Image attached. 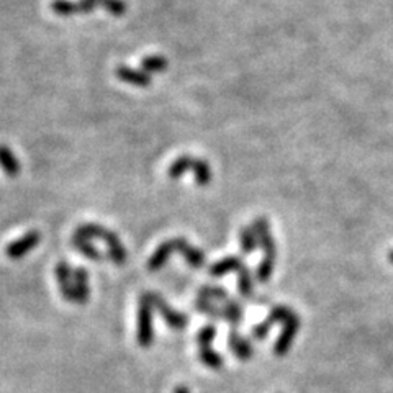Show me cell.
I'll return each mask as SVG.
<instances>
[{
    "label": "cell",
    "mask_w": 393,
    "mask_h": 393,
    "mask_svg": "<svg viewBox=\"0 0 393 393\" xmlns=\"http://www.w3.org/2000/svg\"><path fill=\"white\" fill-rule=\"evenodd\" d=\"M92 2H95L97 6L106 8V11H109L113 17H121L125 15L126 12V4L123 0H92Z\"/></svg>",
    "instance_id": "28"
},
{
    "label": "cell",
    "mask_w": 393,
    "mask_h": 393,
    "mask_svg": "<svg viewBox=\"0 0 393 393\" xmlns=\"http://www.w3.org/2000/svg\"><path fill=\"white\" fill-rule=\"evenodd\" d=\"M53 12L60 17H71V15H84L90 13L97 8V4L92 0H53L51 4Z\"/></svg>",
    "instance_id": "5"
},
{
    "label": "cell",
    "mask_w": 393,
    "mask_h": 393,
    "mask_svg": "<svg viewBox=\"0 0 393 393\" xmlns=\"http://www.w3.org/2000/svg\"><path fill=\"white\" fill-rule=\"evenodd\" d=\"M216 336V328L213 324H205L197 334V343L200 347H212L213 339Z\"/></svg>",
    "instance_id": "29"
},
{
    "label": "cell",
    "mask_w": 393,
    "mask_h": 393,
    "mask_svg": "<svg viewBox=\"0 0 393 393\" xmlns=\"http://www.w3.org/2000/svg\"><path fill=\"white\" fill-rule=\"evenodd\" d=\"M252 230L257 236V242L264 249V254H275L277 256V242H275L273 233H270V225L268 218L259 216L252 221Z\"/></svg>",
    "instance_id": "7"
},
{
    "label": "cell",
    "mask_w": 393,
    "mask_h": 393,
    "mask_svg": "<svg viewBox=\"0 0 393 393\" xmlns=\"http://www.w3.org/2000/svg\"><path fill=\"white\" fill-rule=\"evenodd\" d=\"M74 303L84 305L87 303V300H89V277H87V270L84 268H77L74 270Z\"/></svg>",
    "instance_id": "15"
},
{
    "label": "cell",
    "mask_w": 393,
    "mask_h": 393,
    "mask_svg": "<svg viewBox=\"0 0 393 393\" xmlns=\"http://www.w3.org/2000/svg\"><path fill=\"white\" fill-rule=\"evenodd\" d=\"M41 236L38 231H30L27 235H23L20 240L11 242L6 247V254L11 257V259H20V257L27 256L33 247H35L38 242H40Z\"/></svg>",
    "instance_id": "8"
},
{
    "label": "cell",
    "mask_w": 393,
    "mask_h": 393,
    "mask_svg": "<svg viewBox=\"0 0 393 393\" xmlns=\"http://www.w3.org/2000/svg\"><path fill=\"white\" fill-rule=\"evenodd\" d=\"M223 312H225V319L231 324H240L242 319V308L240 303H236L235 300L228 298L226 302H223Z\"/></svg>",
    "instance_id": "26"
},
{
    "label": "cell",
    "mask_w": 393,
    "mask_h": 393,
    "mask_svg": "<svg viewBox=\"0 0 393 393\" xmlns=\"http://www.w3.org/2000/svg\"><path fill=\"white\" fill-rule=\"evenodd\" d=\"M148 297H149V300H151L153 307L158 310L164 322H166L172 329H176V331H182V329L187 328L188 317L186 313H181V312H177V310L169 307L166 300H164L159 294L148 292Z\"/></svg>",
    "instance_id": "3"
},
{
    "label": "cell",
    "mask_w": 393,
    "mask_h": 393,
    "mask_svg": "<svg viewBox=\"0 0 393 393\" xmlns=\"http://www.w3.org/2000/svg\"><path fill=\"white\" fill-rule=\"evenodd\" d=\"M237 290H240L241 297L246 298H249L254 294V279H252L249 268H246V266H242L237 270Z\"/></svg>",
    "instance_id": "19"
},
{
    "label": "cell",
    "mask_w": 393,
    "mask_h": 393,
    "mask_svg": "<svg viewBox=\"0 0 393 393\" xmlns=\"http://www.w3.org/2000/svg\"><path fill=\"white\" fill-rule=\"evenodd\" d=\"M242 259L237 256H230V257H225V259H220L216 261L215 264L210 266V269H208V273H210L212 277H223V275L230 274V273H237L242 268Z\"/></svg>",
    "instance_id": "14"
},
{
    "label": "cell",
    "mask_w": 393,
    "mask_h": 393,
    "mask_svg": "<svg viewBox=\"0 0 393 393\" xmlns=\"http://www.w3.org/2000/svg\"><path fill=\"white\" fill-rule=\"evenodd\" d=\"M72 244H74V247L81 252V254H84L85 257H89V259H94V261H100L102 259L100 251L97 249V247L92 244V241L87 240V237H82V236L74 235V237H72Z\"/></svg>",
    "instance_id": "21"
},
{
    "label": "cell",
    "mask_w": 393,
    "mask_h": 393,
    "mask_svg": "<svg viewBox=\"0 0 393 393\" xmlns=\"http://www.w3.org/2000/svg\"><path fill=\"white\" fill-rule=\"evenodd\" d=\"M240 242H241V249L244 254H252L257 249V246H259V242H257V236L254 230H252V226H244L240 233Z\"/></svg>",
    "instance_id": "24"
},
{
    "label": "cell",
    "mask_w": 393,
    "mask_h": 393,
    "mask_svg": "<svg viewBox=\"0 0 393 393\" xmlns=\"http://www.w3.org/2000/svg\"><path fill=\"white\" fill-rule=\"evenodd\" d=\"M172 252H176V242H174V240L164 241L163 244H159L158 249L153 252V256L149 257L148 269L153 270V273L163 269L164 266H166V262L169 261V257H171Z\"/></svg>",
    "instance_id": "13"
},
{
    "label": "cell",
    "mask_w": 393,
    "mask_h": 393,
    "mask_svg": "<svg viewBox=\"0 0 393 393\" xmlns=\"http://www.w3.org/2000/svg\"><path fill=\"white\" fill-rule=\"evenodd\" d=\"M228 346H230L231 352L235 354V357L240 359V361H249L252 354H254L252 344L247 341L246 338H242L241 334H237L235 329H233L230 336H228Z\"/></svg>",
    "instance_id": "12"
},
{
    "label": "cell",
    "mask_w": 393,
    "mask_h": 393,
    "mask_svg": "<svg viewBox=\"0 0 393 393\" xmlns=\"http://www.w3.org/2000/svg\"><path fill=\"white\" fill-rule=\"evenodd\" d=\"M192 172L193 176H195V181L200 187H207L208 184L212 182V167L210 164H208L205 159H195L193 161V166H192Z\"/></svg>",
    "instance_id": "18"
},
{
    "label": "cell",
    "mask_w": 393,
    "mask_h": 393,
    "mask_svg": "<svg viewBox=\"0 0 393 393\" xmlns=\"http://www.w3.org/2000/svg\"><path fill=\"white\" fill-rule=\"evenodd\" d=\"M193 161H195V159H193L192 156H188V154H184V156L177 158L176 161L171 164V167H169V171H167L169 179H174V181H176V179L182 177L186 172L192 171Z\"/></svg>",
    "instance_id": "20"
},
{
    "label": "cell",
    "mask_w": 393,
    "mask_h": 393,
    "mask_svg": "<svg viewBox=\"0 0 393 393\" xmlns=\"http://www.w3.org/2000/svg\"><path fill=\"white\" fill-rule=\"evenodd\" d=\"M74 235L77 236H82V237H87V240H100L109 244V257L111 261L115 262L116 266H123L126 262V249L125 246L121 244V241L118 240V236L115 235V233H111L110 230H106V228L100 226V225H95V223H85V225H81L77 228Z\"/></svg>",
    "instance_id": "1"
},
{
    "label": "cell",
    "mask_w": 393,
    "mask_h": 393,
    "mask_svg": "<svg viewBox=\"0 0 393 393\" xmlns=\"http://www.w3.org/2000/svg\"><path fill=\"white\" fill-rule=\"evenodd\" d=\"M174 393H191V390H188L187 387H177L176 390H174Z\"/></svg>",
    "instance_id": "30"
},
{
    "label": "cell",
    "mask_w": 393,
    "mask_h": 393,
    "mask_svg": "<svg viewBox=\"0 0 393 393\" xmlns=\"http://www.w3.org/2000/svg\"><path fill=\"white\" fill-rule=\"evenodd\" d=\"M388 259H390V262L393 264V249H392L390 252H388Z\"/></svg>",
    "instance_id": "31"
},
{
    "label": "cell",
    "mask_w": 393,
    "mask_h": 393,
    "mask_svg": "<svg viewBox=\"0 0 393 393\" xmlns=\"http://www.w3.org/2000/svg\"><path fill=\"white\" fill-rule=\"evenodd\" d=\"M116 77L121 82H126V84H131L135 87H148L151 85V76L148 72H144L143 69H133L130 66H118L115 71Z\"/></svg>",
    "instance_id": "11"
},
{
    "label": "cell",
    "mask_w": 393,
    "mask_h": 393,
    "mask_svg": "<svg viewBox=\"0 0 393 393\" xmlns=\"http://www.w3.org/2000/svg\"><path fill=\"white\" fill-rule=\"evenodd\" d=\"M294 315H295V312L292 308L285 307V305H275V307L270 310L268 319L259 323V324H256V326L252 328V338L264 339L269 334L270 329H273L274 324L289 322V319L292 318Z\"/></svg>",
    "instance_id": "4"
},
{
    "label": "cell",
    "mask_w": 393,
    "mask_h": 393,
    "mask_svg": "<svg viewBox=\"0 0 393 393\" xmlns=\"http://www.w3.org/2000/svg\"><path fill=\"white\" fill-rule=\"evenodd\" d=\"M198 297L210 300V302H226L230 298V295L226 294V290L218 285H203L198 289Z\"/></svg>",
    "instance_id": "22"
},
{
    "label": "cell",
    "mask_w": 393,
    "mask_h": 393,
    "mask_svg": "<svg viewBox=\"0 0 393 393\" xmlns=\"http://www.w3.org/2000/svg\"><path fill=\"white\" fill-rule=\"evenodd\" d=\"M275 261H277V256L275 254H264V257H262L261 264L257 266V270H256V279L259 280V282L262 284L269 282L274 274Z\"/></svg>",
    "instance_id": "17"
},
{
    "label": "cell",
    "mask_w": 393,
    "mask_h": 393,
    "mask_svg": "<svg viewBox=\"0 0 393 393\" xmlns=\"http://www.w3.org/2000/svg\"><path fill=\"white\" fill-rule=\"evenodd\" d=\"M300 324H302V322H300V317L297 313H295L294 317L289 319V322L284 323L282 333H280V336L277 338V341H275V344H274L275 356L284 357L285 354L290 351V347H292V344H294V339H295V336H297V333L300 329Z\"/></svg>",
    "instance_id": "6"
},
{
    "label": "cell",
    "mask_w": 393,
    "mask_h": 393,
    "mask_svg": "<svg viewBox=\"0 0 393 393\" xmlns=\"http://www.w3.org/2000/svg\"><path fill=\"white\" fill-rule=\"evenodd\" d=\"M198 357H200V361L205 364L207 367L215 368V371L221 368L223 364H225V359H223L216 351H213L212 347H200V351H198Z\"/></svg>",
    "instance_id": "25"
},
{
    "label": "cell",
    "mask_w": 393,
    "mask_h": 393,
    "mask_svg": "<svg viewBox=\"0 0 393 393\" xmlns=\"http://www.w3.org/2000/svg\"><path fill=\"white\" fill-rule=\"evenodd\" d=\"M0 167L8 177H17L20 174V163L11 148L0 144Z\"/></svg>",
    "instance_id": "16"
},
{
    "label": "cell",
    "mask_w": 393,
    "mask_h": 393,
    "mask_svg": "<svg viewBox=\"0 0 393 393\" xmlns=\"http://www.w3.org/2000/svg\"><path fill=\"white\" fill-rule=\"evenodd\" d=\"M138 344L142 347H149L154 341L153 331V303L148 297V292L142 295L138 308Z\"/></svg>",
    "instance_id": "2"
},
{
    "label": "cell",
    "mask_w": 393,
    "mask_h": 393,
    "mask_svg": "<svg viewBox=\"0 0 393 393\" xmlns=\"http://www.w3.org/2000/svg\"><path fill=\"white\" fill-rule=\"evenodd\" d=\"M56 279L57 284H60L61 294L62 297L69 302L74 303L76 300V294H74V270L69 268L66 261L57 262L56 266Z\"/></svg>",
    "instance_id": "9"
},
{
    "label": "cell",
    "mask_w": 393,
    "mask_h": 393,
    "mask_svg": "<svg viewBox=\"0 0 393 393\" xmlns=\"http://www.w3.org/2000/svg\"><path fill=\"white\" fill-rule=\"evenodd\" d=\"M142 69L148 74H156V72H164L167 69V60L164 56L154 55L146 56L142 60Z\"/></svg>",
    "instance_id": "23"
},
{
    "label": "cell",
    "mask_w": 393,
    "mask_h": 393,
    "mask_svg": "<svg viewBox=\"0 0 393 393\" xmlns=\"http://www.w3.org/2000/svg\"><path fill=\"white\" fill-rule=\"evenodd\" d=\"M174 242H176V251L181 252L184 259L187 261V264L191 266V268L200 269L205 266V254H203L200 249H197V247H193L187 240H184V237H176Z\"/></svg>",
    "instance_id": "10"
},
{
    "label": "cell",
    "mask_w": 393,
    "mask_h": 393,
    "mask_svg": "<svg viewBox=\"0 0 393 393\" xmlns=\"http://www.w3.org/2000/svg\"><path fill=\"white\" fill-rule=\"evenodd\" d=\"M195 308L198 310V312L205 313L207 317H212V318H216V319L225 318V312H223V308L216 307L215 302H210V300L198 298L195 302Z\"/></svg>",
    "instance_id": "27"
}]
</instances>
